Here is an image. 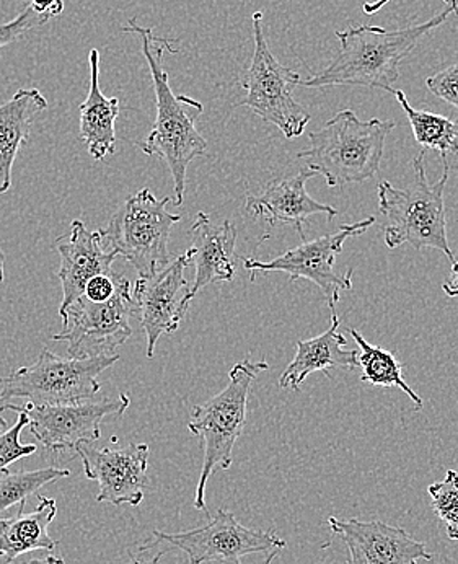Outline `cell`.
Returning a JSON list of instances; mask_svg holds the SVG:
<instances>
[{"label":"cell","instance_id":"cell-6","mask_svg":"<svg viewBox=\"0 0 458 564\" xmlns=\"http://www.w3.org/2000/svg\"><path fill=\"white\" fill-rule=\"evenodd\" d=\"M170 203L172 198L157 199L151 189L142 188L100 229L105 247L126 258L139 278L155 276L170 263V234L182 219L168 213Z\"/></svg>","mask_w":458,"mask_h":564},{"label":"cell","instance_id":"cell-22","mask_svg":"<svg viewBox=\"0 0 458 564\" xmlns=\"http://www.w3.org/2000/svg\"><path fill=\"white\" fill-rule=\"evenodd\" d=\"M39 501V508L30 514L23 512L25 502H20L13 518L0 519V558L7 564L35 550L56 549V540L47 533L57 514L56 501L46 496H40Z\"/></svg>","mask_w":458,"mask_h":564},{"label":"cell","instance_id":"cell-28","mask_svg":"<svg viewBox=\"0 0 458 564\" xmlns=\"http://www.w3.org/2000/svg\"><path fill=\"white\" fill-rule=\"evenodd\" d=\"M426 87L429 88L430 94L452 105L458 111V63L429 77L426 80Z\"/></svg>","mask_w":458,"mask_h":564},{"label":"cell","instance_id":"cell-30","mask_svg":"<svg viewBox=\"0 0 458 564\" xmlns=\"http://www.w3.org/2000/svg\"><path fill=\"white\" fill-rule=\"evenodd\" d=\"M118 274H101V276L91 278L85 285L84 295L91 302H107L113 297L117 291Z\"/></svg>","mask_w":458,"mask_h":564},{"label":"cell","instance_id":"cell-20","mask_svg":"<svg viewBox=\"0 0 458 564\" xmlns=\"http://www.w3.org/2000/svg\"><path fill=\"white\" fill-rule=\"evenodd\" d=\"M90 64V88L87 98L80 105V139L87 144L88 154L95 161H103L117 152V124L120 117V98L105 97L100 90V53L91 50L88 54Z\"/></svg>","mask_w":458,"mask_h":564},{"label":"cell","instance_id":"cell-13","mask_svg":"<svg viewBox=\"0 0 458 564\" xmlns=\"http://www.w3.org/2000/svg\"><path fill=\"white\" fill-rule=\"evenodd\" d=\"M188 257L179 254L155 276L139 278L132 299L135 314L148 338V358H154L155 346L162 335H173L188 314L193 299L185 270Z\"/></svg>","mask_w":458,"mask_h":564},{"label":"cell","instance_id":"cell-12","mask_svg":"<svg viewBox=\"0 0 458 564\" xmlns=\"http://www.w3.org/2000/svg\"><path fill=\"white\" fill-rule=\"evenodd\" d=\"M131 400L126 393L101 402L33 404L22 408L30 420V431L51 452H76L79 444L101 437V423L108 416H121Z\"/></svg>","mask_w":458,"mask_h":564},{"label":"cell","instance_id":"cell-37","mask_svg":"<svg viewBox=\"0 0 458 564\" xmlns=\"http://www.w3.org/2000/svg\"><path fill=\"white\" fill-rule=\"evenodd\" d=\"M6 426H7V421L3 420L2 416H0V430H3V427H6Z\"/></svg>","mask_w":458,"mask_h":564},{"label":"cell","instance_id":"cell-35","mask_svg":"<svg viewBox=\"0 0 458 564\" xmlns=\"http://www.w3.org/2000/svg\"><path fill=\"white\" fill-rule=\"evenodd\" d=\"M29 564H64V562L57 558V556H47V558L43 560H32Z\"/></svg>","mask_w":458,"mask_h":564},{"label":"cell","instance_id":"cell-14","mask_svg":"<svg viewBox=\"0 0 458 564\" xmlns=\"http://www.w3.org/2000/svg\"><path fill=\"white\" fill-rule=\"evenodd\" d=\"M77 455L83 458L87 480L98 481V502L115 506H139L144 499L148 486V444H129L124 448H97L90 444H79Z\"/></svg>","mask_w":458,"mask_h":564},{"label":"cell","instance_id":"cell-23","mask_svg":"<svg viewBox=\"0 0 458 564\" xmlns=\"http://www.w3.org/2000/svg\"><path fill=\"white\" fill-rule=\"evenodd\" d=\"M392 94L405 111L416 142L424 152H439L443 159L449 154L458 155V122L429 111L415 110L408 104L405 91L392 90Z\"/></svg>","mask_w":458,"mask_h":564},{"label":"cell","instance_id":"cell-34","mask_svg":"<svg viewBox=\"0 0 458 564\" xmlns=\"http://www.w3.org/2000/svg\"><path fill=\"white\" fill-rule=\"evenodd\" d=\"M389 2L390 0H375V2L364 3L362 10H364L366 15H374V13L379 12V10H382L383 7H385Z\"/></svg>","mask_w":458,"mask_h":564},{"label":"cell","instance_id":"cell-21","mask_svg":"<svg viewBox=\"0 0 458 564\" xmlns=\"http://www.w3.org/2000/svg\"><path fill=\"white\" fill-rule=\"evenodd\" d=\"M46 108L47 100L39 88H20L0 105V196L12 188L13 163L32 132L33 120Z\"/></svg>","mask_w":458,"mask_h":564},{"label":"cell","instance_id":"cell-36","mask_svg":"<svg viewBox=\"0 0 458 564\" xmlns=\"http://www.w3.org/2000/svg\"><path fill=\"white\" fill-rule=\"evenodd\" d=\"M6 280V254L0 250V282Z\"/></svg>","mask_w":458,"mask_h":564},{"label":"cell","instance_id":"cell-9","mask_svg":"<svg viewBox=\"0 0 458 564\" xmlns=\"http://www.w3.org/2000/svg\"><path fill=\"white\" fill-rule=\"evenodd\" d=\"M134 311L131 282L118 274L117 291L110 301L91 302L83 295L59 311L63 329L53 339L67 343L70 358L113 356L131 338Z\"/></svg>","mask_w":458,"mask_h":564},{"label":"cell","instance_id":"cell-29","mask_svg":"<svg viewBox=\"0 0 458 564\" xmlns=\"http://www.w3.org/2000/svg\"><path fill=\"white\" fill-rule=\"evenodd\" d=\"M36 26H42V22L29 7H25V10L19 13L12 22L0 23V47L15 43Z\"/></svg>","mask_w":458,"mask_h":564},{"label":"cell","instance_id":"cell-31","mask_svg":"<svg viewBox=\"0 0 458 564\" xmlns=\"http://www.w3.org/2000/svg\"><path fill=\"white\" fill-rule=\"evenodd\" d=\"M30 10L39 17L42 25L54 17L61 15L64 10V0H29Z\"/></svg>","mask_w":458,"mask_h":564},{"label":"cell","instance_id":"cell-1","mask_svg":"<svg viewBox=\"0 0 458 564\" xmlns=\"http://www.w3.org/2000/svg\"><path fill=\"white\" fill-rule=\"evenodd\" d=\"M123 32L135 33L142 40V53L154 80L157 118L148 139L139 144L145 155H155L167 163L175 185V204L185 202L186 170L196 158L208 152V142L196 129V121L205 107L201 101L186 95H175L170 87L168 74L164 69V53L175 54L172 41L155 35L154 30L139 26L135 19L129 20Z\"/></svg>","mask_w":458,"mask_h":564},{"label":"cell","instance_id":"cell-7","mask_svg":"<svg viewBox=\"0 0 458 564\" xmlns=\"http://www.w3.org/2000/svg\"><path fill=\"white\" fill-rule=\"evenodd\" d=\"M118 359V355L64 359L44 348L39 361L0 379V402L12 399H29L33 404L85 402L100 392L98 376Z\"/></svg>","mask_w":458,"mask_h":564},{"label":"cell","instance_id":"cell-25","mask_svg":"<svg viewBox=\"0 0 458 564\" xmlns=\"http://www.w3.org/2000/svg\"><path fill=\"white\" fill-rule=\"evenodd\" d=\"M66 468H42L35 471H0V514L13 505L26 502L29 496L35 495L44 485L53 484L59 478L69 477Z\"/></svg>","mask_w":458,"mask_h":564},{"label":"cell","instance_id":"cell-10","mask_svg":"<svg viewBox=\"0 0 458 564\" xmlns=\"http://www.w3.org/2000/svg\"><path fill=\"white\" fill-rule=\"evenodd\" d=\"M154 542L139 546L148 552L159 543H168L188 555L189 564L220 563L242 564V558L264 553L266 564L273 562L281 550L286 549V540L273 530H254L240 524L232 512L219 509L208 524L182 533H164L154 530Z\"/></svg>","mask_w":458,"mask_h":564},{"label":"cell","instance_id":"cell-32","mask_svg":"<svg viewBox=\"0 0 458 564\" xmlns=\"http://www.w3.org/2000/svg\"><path fill=\"white\" fill-rule=\"evenodd\" d=\"M443 291L449 297H458V260L454 261L452 271H450L449 278L444 282Z\"/></svg>","mask_w":458,"mask_h":564},{"label":"cell","instance_id":"cell-2","mask_svg":"<svg viewBox=\"0 0 458 564\" xmlns=\"http://www.w3.org/2000/svg\"><path fill=\"white\" fill-rule=\"evenodd\" d=\"M443 12L429 22L408 29L385 30L382 26H352L336 32L339 53L324 73L302 80L307 88L334 87V85H361L379 87L392 94V84L400 77V64L413 53L417 41L444 25L452 13L458 15L457 0H444Z\"/></svg>","mask_w":458,"mask_h":564},{"label":"cell","instance_id":"cell-18","mask_svg":"<svg viewBox=\"0 0 458 564\" xmlns=\"http://www.w3.org/2000/svg\"><path fill=\"white\" fill-rule=\"evenodd\" d=\"M237 229L230 220L220 226L210 223L208 214L198 213L192 229V247L186 251L189 263L195 264V281L189 297L212 282H230L236 278Z\"/></svg>","mask_w":458,"mask_h":564},{"label":"cell","instance_id":"cell-3","mask_svg":"<svg viewBox=\"0 0 458 564\" xmlns=\"http://www.w3.org/2000/svg\"><path fill=\"white\" fill-rule=\"evenodd\" d=\"M395 129L393 121H361L352 110L336 113L320 131L310 132V148L298 152L315 175L330 188L374 178L382 163L385 139Z\"/></svg>","mask_w":458,"mask_h":564},{"label":"cell","instance_id":"cell-8","mask_svg":"<svg viewBox=\"0 0 458 564\" xmlns=\"http://www.w3.org/2000/svg\"><path fill=\"white\" fill-rule=\"evenodd\" d=\"M251 20L254 51L242 80L247 97L239 107L250 108L261 120L276 126L286 139L298 138L310 122V115L292 95L294 88L301 85V74L283 66L271 53L263 33V12H254Z\"/></svg>","mask_w":458,"mask_h":564},{"label":"cell","instance_id":"cell-26","mask_svg":"<svg viewBox=\"0 0 458 564\" xmlns=\"http://www.w3.org/2000/svg\"><path fill=\"white\" fill-rule=\"evenodd\" d=\"M433 499V511L446 527L447 536L454 542L458 540V474L456 470L447 471L446 478L439 484L427 488Z\"/></svg>","mask_w":458,"mask_h":564},{"label":"cell","instance_id":"cell-4","mask_svg":"<svg viewBox=\"0 0 458 564\" xmlns=\"http://www.w3.org/2000/svg\"><path fill=\"white\" fill-rule=\"evenodd\" d=\"M424 155L421 151L415 161V180L408 188L402 189L392 183L382 182L377 188L379 195L380 214L389 219L383 240L392 250L412 245L416 250L434 248L443 251L450 263L456 261L449 239H447L446 204H444V189L449 182L450 166L447 159L444 161V173L439 182L429 185L424 169Z\"/></svg>","mask_w":458,"mask_h":564},{"label":"cell","instance_id":"cell-11","mask_svg":"<svg viewBox=\"0 0 458 564\" xmlns=\"http://www.w3.org/2000/svg\"><path fill=\"white\" fill-rule=\"evenodd\" d=\"M374 224L375 217L369 216L368 219L361 220V223L345 224L330 236L320 237V239L312 240V242L305 240L304 243L292 248L281 257L274 258L273 261L263 263V261L253 260V258H243V264H246V270L250 271L251 281H254L257 273H276V271H280V273L290 274L291 282L297 280L314 282L324 292L325 301H327L330 311H335L339 294L352 288L351 270L346 274L336 273V257L341 253L346 240L362 236Z\"/></svg>","mask_w":458,"mask_h":564},{"label":"cell","instance_id":"cell-33","mask_svg":"<svg viewBox=\"0 0 458 564\" xmlns=\"http://www.w3.org/2000/svg\"><path fill=\"white\" fill-rule=\"evenodd\" d=\"M164 555L165 552H159L157 555L151 556V558H144V556H132L131 562L126 564H159Z\"/></svg>","mask_w":458,"mask_h":564},{"label":"cell","instance_id":"cell-27","mask_svg":"<svg viewBox=\"0 0 458 564\" xmlns=\"http://www.w3.org/2000/svg\"><path fill=\"white\" fill-rule=\"evenodd\" d=\"M12 410L19 413V420L13 424L10 430L6 433L0 434V471L7 470L13 462L19 458L29 457L36 452L35 444H22L20 443V436L25 426H29L30 420L26 416L25 411L17 404H2L0 411Z\"/></svg>","mask_w":458,"mask_h":564},{"label":"cell","instance_id":"cell-17","mask_svg":"<svg viewBox=\"0 0 458 564\" xmlns=\"http://www.w3.org/2000/svg\"><path fill=\"white\" fill-rule=\"evenodd\" d=\"M312 170L304 169L291 178L277 180L271 183L260 196L247 198V210L251 216L266 220L271 226L287 224L305 242V224L315 214H327L328 220L338 216V209L315 202L308 196L305 185L314 178Z\"/></svg>","mask_w":458,"mask_h":564},{"label":"cell","instance_id":"cell-24","mask_svg":"<svg viewBox=\"0 0 458 564\" xmlns=\"http://www.w3.org/2000/svg\"><path fill=\"white\" fill-rule=\"evenodd\" d=\"M346 332L352 335L359 349H361L359 366L364 370L361 376L362 382H369L377 387H396L410 397V400L415 403L416 410H421L423 399L403 379V366L395 358V355L366 341L358 329L348 328Z\"/></svg>","mask_w":458,"mask_h":564},{"label":"cell","instance_id":"cell-5","mask_svg":"<svg viewBox=\"0 0 458 564\" xmlns=\"http://www.w3.org/2000/svg\"><path fill=\"white\" fill-rule=\"evenodd\" d=\"M268 369L270 364L266 361L246 359L236 364L229 373V386L193 410L188 430L201 437L205 447L201 477L196 486L195 508L198 511H206V485L210 475L217 468L229 470L232 465L233 447L246 430L251 386Z\"/></svg>","mask_w":458,"mask_h":564},{"label":"cell","instance_id":"cell-19","mask_svg":"<svg viewBox=\"0 0 458 564\" xmlns=\"http://www.w3.org/2000/svg\"><path fill=\"white\" fill-rule=\"evenodd\" d=\"M339 317L331 315V325L327 332L321 333L317 338L297 343V352L290 366L284 370L280 379L283 389H291L294 392L301 390L302 382L310 373L324 372L331 377V370L342 369L346 372L358 369L359 352L345 349L348 339L339 333Z\"/></svg>","mask_w":458,"mask_h":564},{"label":"cell","instance_id":"cell-16","mask_svg":"<svg viewBox=\"0 0 458 564\" xmlns=\"http://www.w3.org/2000/svg\"><path fill=\"white\" fill-rule=\"evenodd\" d=\"M61 254L57 278L63 282V302L59 311L83 297L85 285L95 276L111 274V267L120 254L108 250L100 230H88L83 220L70 224V236L56 240Z\"/></svg>","mask_w":458,"mask_h":564},{"label":"cell","instance_id":"cell-15","mask_svg":"<svg viewBox=\"0 0 458 564\" xmlns=\"http://www.w3.org/2000/svg\"><path fill=\"white\" fill-rule=\"evenodd\" d=\"M328 524L348 549L346 564H416L419 560H433L426 545L400 527L358 519L342 521L335 516L328 519Z\"/></svg>","mask_w":458,"mask_h":564}]
</instances>
